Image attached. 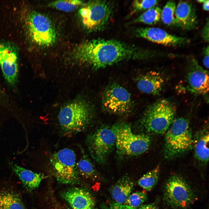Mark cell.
Returning <instances> with one entry per match:
<instances>
[{"mask_svg":"<svg viewBox=\"0 0 209 209\" xmlns=\"http://www.w3.org/2000/svg\"><path fill=\"white\" fill-rule=\"evenodd\" d=\"M84 4L83 1L80 0H58L52 2L50 5L56 9L68 12L73 11Z\"/></svg>","mask_w":209,"mask_h":209,"instance_id":"484cf974","label":"cell"},{"mask_svg":"<svg viewBox=\"0 0 209 209\" xmlns=\"http://www.w3.org/2000/svg\"><path fill=\"white\" fill-rule=\"evenodd\" d=\"M104 109L111 113L125 115L132 111L133 103L130 94L125 88L113 83L107 86L102 96Z\"/></svg>","mask_w":209,"mask_h":209,"instance_id":"30bf717a","label":"cell"},{"mask_svg":"<svg viewBox=\"0 0 209 209\" xmlns=\"http://www.w3.org/2000/svg\"><path fill=\"white\" fill-rule=\"evenodd\" d=\"M0 209H26L20 193L14 186H0Z\"/></svg>","mask_w":209,"mask_h":209,"instance_id":"ac0fdd59","label":"cell"},{"mask_svg":"<svg viewBox=\"0 0 209 209\" xmlns=\"http://www.w3.org/2000/svg\"><path fill=\"white\" fill-rule=\"evenodd\" d=\"M186 81L190 91L205 95L209 91L208 72L203 69L194 58H188Z\"/></svg>","mask_w":209,"mask_h":209,"instance_id":"7c38bea8","label":"cell"},{"mask_svg":"<svg viewBox=\"0 0 209 209\" xmlns=\"http://www.w3.org/2000/svg\"><path fill=\"white\" fill-rule=\"evenodd\" d=\"M137 37L167 46H175L186 43L188 39L170 34L164 30L157 27H140L134 32Z\"/></svg>","mask_w":209,"mask_h":209,"instance_id":"4fadbf2b","label":"cell"},{"mask_svg":"<svg viewBox=\"0 0 209 209\" xmlns=\"http://www.w3.org/2000/svg\"><path fill=\"white\" fill-rule=\"evenodd\" d=\"M150 54L148 51L118 40L101 38L84 42L72 52L76 59L96 69L123 60L147 58Z\"/></svg>","mask_w":209,"mask_h":209,"instance_id":"6da1fadb","label":"cell"},{"mask_svg":"<svg viewBox=\"0 0 209 209\" xmlns=\"http://www.w3.org/2000/svg\"><path fill=\"white\" fill-rule=\"evenodd\" d=\"M175 111L169 101L159 100L147 108L140 119V125L149 133L165 134L174 120Z\"/></svg>","mask_w":209,"mask_h":209,"instance_id":"3957f363","label":"cell"},{"mask_svg":"<svg viewBox=\"0 0 209 209\" xmlns=\"http://www.w3.org/2000/svg\"><path fill=\"white\" fill-rule=\"evenodd\" d=\"M92 114L90 107L84 101H74L66 105L58 115L62 132L70 135L84 131L90 123Z\"/></svg>","mask_w":209,"mask_h":209,"instance_id":"277c9868","label":"cell"},{"mask_svg":"<svg viewBox=\"0 0 209 209\" xmlns=\"http://www.w3.org/2000/svg\"><path fill=\"white\" fill-rule=\"evenodd\" d=\"M176 5L173 1H169L162 10L161 19L164 24L167 26L174 25Z\"/></svg>","mask_w":209,"mask_h":209,"instance_id":"d4e9b609","label":"cell"},{"mask_svg":"<svg viewBox=\"0 0 209 209\" xmlns=\"http://www.w3.org/2000/svg\"><path fill=\"white\" fill-rule=\"evenodd\" d=\"M174 25L185 30L197 28V15L192 2L181 1L178 3L176 6Z\"/></svg>","mask_w":209,"mask_h":209,"instance_id":"9a60e30c","label":"cell"},{"mask_svg":"<svg viewBox=\"0 0 209 209\" xmlns=\"http://www.w3.org/2000/svg\"><path fill=\"white\" fill-rule=\"evenodd\" d=\"M203 62L204 65L207 68H209V46L204 48L203 50Z\"/></svg>","mask_w":209,"mask_h":209,"instance_id":"f546056e","label":"cell"},{"mask_svg":"<svg viewBox=\"0 0 209 209\" xmlns=\"http://www.w3.org/2000/svg\"><path fill=\"white\" fill-rule=\"evenodd\" d=\"M117 124L101 127L89 135L87 144L92 158L98 164L107 162L116 145Z\"/></svg>","mask_w":209,"mask_h":209,"instance_id":"ba28073f","label":"cell"},{"mask_svg":"<svg viewBox=\"0 0 209 209\" xmlns=\"http://www.w3.org/2000/svg\"><path fill=\"white\" fill-rule=\"evenodd\" d=\"M134 182L127 176L120 178L111 190V195L116 203L123 204L131 194L134 187Z\"/></svg>","mask_w":209,"mask_h":209,"instance_id":"ffe728a7","label":"cell"},{"mask_svg":"<svg viewBox=\"0 0 209 209\" xmlns=\"http://www.w3.org/2000/svg\"><path fill=\"white\" fill-rule=\"evenodd\" d=\"M26 21L29 35L33 42L44 47L51 46L55 43L56 31L47 17L33 11L28 14Z\"/></svg>","mask_w":209,"mask_h":209,"instance_id":"9c48e42d","label":"cell"},{"mask_svg":"<svg viewBox=\"0 0 209 209\" xmlns=\"http://www.w3.org/2000/svg\"><path fill=\"white\" fill-rule=\"evenodd\" d=\"M96 209L94 208H92V209Z\"/></svg>","mask_w":209,"mask_h":209,"instance_id":"e575fe53","label":"cell"},{"mask_svg":"<svg viewBox=\"0 0 209 209\" xmlns=\"http://www.w3.org/2000/svg\"><path fill=\"white\" fill-rule=\"evenodd\" d=\"M202 132L195 142L194 151L196 159L205 163L209 160V133L207 130Z\"/></svg>","mask_w":209,"mask_h":209,"instance_id":"44dd1931","label":"cell"},{"mask_svg":"<svg viewBox=\"0 0 209 209\" xmlns=\"http://www.w3.org/2000/svg\"><path fill=\"white\" fill-rule=\"evenodd\" d=\"M137 209H158L157 205L155 203L142 205Z\"/></svg>","mask_w":209,"mask_h":209,"instance_id":"1f68e13d","label":"cell"},{"mask_svg":"<svg viewBox=\"0 0 209 209\" xmlns=\"http://www.w3.org/2000/svg\"><path fill=\"white\" fill-rule=\"evenodd\" d=\"M163 201L170 209H190L197 199L192 184L178 175L171 176L163 187Z\"/></svg>","mask_w":209,"mask_h":209,"instance_id":"7a4b0ae2","label":"cell"},{"mask_svg":"<svg viewBox=\"0 0 209 209\" xmlns=\"http://www.w3.org/2000/svg\"><path fill=\"white\" fill-rule=\"evenodd\" d=\"M151 144L149 135L134 133L130 125L117 124L115 145L117 154L120 158L141 155L148 149Z\"/></svg>","mask_w":209,"mask_h":209,"instance_id":"8992f818","label":"cell"},{"mask_svg":"<svg viewBox=\"0 0 209 209\" xmlns=\"http://www.w3.org/2000/svg\"><path fill=\"white\" fill-rule=\"evenodd\" d=\"M79 12L87 30L99 31L104 29L109 23L113 16V7L107 1H91L84 4Z\"/></svg>","mask_w":209,"mask_h":209,"instance_id":"52a82bcc","label":"cell"},{"mask_svg":"<svg viewBox=\"0 0 209 209\" xmlns=\"http://www.w3.org/2000/svg\"><path fill=\"white\" fill-rule=\"evenodd\" d=\"M12 170L21 181L24 188L31 191L37 188L41 181L46 178L44 174L37 173L18 165L13 161L9 162Z\"/></svg>","mask_w":209,"mask_h":209,"instance_id":"d6986e66","label":"cell"},{"mask_svg":"<svg viewBox=\"0 0 209 209\" xmlns=\"http://www.w3.org/2000/svg\"><path fill=\"white\" fill-rule=\"evenodd\" d=\"M206 0H197V1L200 3H203L206 1Z\"/></svg>","mask_w":209,"mask_h":209,"instance_id":"836d02e7","label":"cell"},{"mask_svg":"<svg viewBox=\"0 0 209 209\" xmlns=\"http://www.w3.org/2000/svg\"><path fill=\"white\" fill-rule=\"evenodd\" d=\"M111 209H132L124 204H120L116 203L111 204Z\"/></svg>","mask_w":209,"mask_h":209,"instance_id":"4dcf8cb0","label":"cell"},{"mask_svg":"<svg viewBox=\"0 0 209 209\" xmlns=\"http://www.w3.org/2000/svg\"><path fill=\"white\" fill-rule=\"evenodd\" d=\"M165 84L162 75L156 71H150L140 76L136 81L138 89L142 92L156 95L162 91Z\"/></svg>","mask_w":209,"mask_h":209,"instance_id":"e0dca14e","label":"cell"},{"mask_svg":"<svg viewBox=\"0 0 209 209\" xmlns=\"http://www.w3.org/2000/svg\"><path fill=\"white\" fill-rule=\"evenodd\" d=\"M209 1L208 0L203 3V8L206 11L209 10Z\"/></svg>","mask_w":209,"mask_h":209,"instance_id":"d6a6232c","label":"cell"},{"mask_svg":"<svg viewBox=\"0 0 209 209\" xmlns=\"http://www.w3.org/2000/svg\"><path fill=\"white\" fill-rule=\"evenodd\" d=\"M157 0H136L134 1L132 4L131 15L146 11L148 9L156 6L158 3Z\"/></svg>","mask_w":209,"mask_h":209,"instance_id":"83f0119b","label":"cell"},{"mask_svg":"<svg viewBox=\"0 0 209 209\" xmlns=\"http://www.w3.org/2000/svg\"><path fill=\"white\" fill-rule=\"evenodd\" d=\"M147 198L145 193L136 192L131 194L123 204L132 209H137L146 201Z\"/></svg>","mask_w":209,"mask_h":209,"instance_id":"4316f807","label":"cell"},{"mask_svg":"<svg viewBox=\"0 0 209 209\" xmlns=\"http://www.w3.org/2000/svg\"><path fill=\"white\" fill-rule=\"evenodd\" d=\"M62 196L73 209H91L95 206L92 195L81 188H70L63 193Z\"/></svg>","mask_w":209,"mask_h":209,"instance_id":"2e32d148","label":"cell"},{"mask_svg":"<svg viewBox=\"0 0 209 209\" xmlns=\"http://www.w3.org/2000/svg\"><path fill=\"white\" fill-rule=\"evenodd\" d=\"M78 172L83 176L87 178L93 179L97 176V174L95 168L90 160L84 156L76 164Z\"/></svg>","mask_w":209,"mask_h":209,"instance_id":"cb8c5ba5","label":"cell"},{"mask_svg":"<svg viewBox=\"0 0 209 209\" xmlns=\"http://www.w3.org/2000/svg\"><path fill=\"white\" fill-rule=\"evenodd\" d=\"M74 151L65 148L54 153L50 159V165L57 180L65 184L76 181L78 172Z\"/></svg>","mask_w":209,"mask_h":209,"instance_id":"8fae6325","label":"cell"},{"mask_svg":"<svg viewBox=\"0 0 209 209\" xmlns=\"http://www.w3.org/2000/svg\"><path fill=\"white\" fill-rule=\"evenodd\" d=\"M160 173V167L157 165L144 174L138 180V184L145 190H151L157 184L159 179Z\"/></svg>","mask_w":209,"mask_h":209,"instance_id":"603a6c76","label":"cell"},{"mask_svg":"<svg viewBox=\"0 0 209 209\" xmlns=\"http://www.w3.org/2000/svg\"><path fill=\"white\" fill-rule=\"evenodd\" d=\"M162 9L155 6L145 11L139 17L132 20L130 23H143L150 25L157 24L161 19Z\"/></svg>","mask_w":209,"mask_h":209,"instance_id":"7402d4cb","label":"cell"},{"mask_svg":"<svg viewBox=\"0 0 209 209\" xmlns=\"http://www.w3.org/2000/svg\"><path fill=\"white\" fill-rule=\"evenodd\" d=\"M165 133L164 155L167 158L182 154L190 149L193 144L189 122L184 118L174 120Z\"/></svg>","mask_w":209,"mask_h":209,"instance_id":"5b68a950","label":"cell"},{"mask_svg":"<svg viewBox=\"0 0 209 209\" xmlns=\"http://www.w3.org/2000/svg\"><path fill=\"white\" fill-rule=\"evenodd\" d=\"M0 66L7 82L15 84L18 75V55L16 48L9 43L0 42Z\"/></svg>","mask_w":209,"mask_h":209,"instance_id":"5bb4252c","label":"cell"},{"mask_svg":"<svg viewBox=\"0 0 209 209\" xmlns=\"http://www.w3.org/2000/svg\"><path fill=\"white\" fill-rule=\"evenodd\" d=\"M209 19L207 18L201 32L202 37L206 42H209Z\"/></svg>","mask_w":209,"mask_h":209,"instance_id":"f1b7e54d","label":"cell"}]
</instances>
